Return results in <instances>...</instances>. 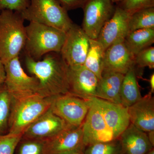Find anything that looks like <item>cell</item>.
I'll return each mask as SVG.
<instances>
[{
	"label": "cell",
	"mask_w": 154,
	"mask_h": 154,
	"mask_svg": "<svg viewBox=\"0 0 154 154\" xmlns=\"http://www.w3.org/2000/svg\"><path fill=\"white\" fill-rule=\"evenodd\" d=\"M25 62L29 72L38 80L39 94L55 97L69 93V67L60 53H50L41 60L25 55Z\"/></svg>",
	"instance_id": "obj_1"
},
{
	"label": "cell",
	"mask_w": 154,
	"mask_h": 154,
	"mask_svg": "<svg viewBox=\"0 0 154 154\" xmlns=\"http://www.w3.org/2000/svg\"><path fill=\"white\" fill-rule=\"evenodd\" d=\"M21 14L10 10L0 13V59L3 63L19 56L26 43V27Z\"/></svg>",
	"instance_id": "obj_2"
},
{
	"label": "cell",
	"mask_w": 154,
	"mask_h": 154,
	"mask_svg": "<svg viewBox=\"0 0 154 154\" xmlns=\"http://www.w3.org/2000/svg\"><path fill=\"white\" fill-rule=\"evenodd\" d=\"M54 98L35 94L13 99L8 133L23 135L30 124L50 108Z\"/></svg>",
	"instance_id": "obj_3"
},
{
	"label": "cell",
	"mask_w": 154,
	"mask_h": 154,
	"mask_svg": "<svg viewBox=\"0 0 154 154\" xmlns=\"http://www.w3.org/2000/svg\"><path fill=\"white\" fill-rule=\"evenodd\" d=\"M26 31L25 55L36 60L50 53H60L66 36L65 32L35 22H30Z\"/></svg>",
	"instance_id": "obj_4"
},
{
	"label": "cell",
	"mask_w": 154,
	"mask_h": 154,
	"mask_svg": "<svg viewBox=\"0 0 154 154\" xmlns=\"http://www.w3.org/2000/svg\"><path fill=\"white\" fill-rule=\"evenodd\" d=\"M20 13L24 20L56 28L66 33L73 25L66 11L57 0H30Z\"/></svg>",
	"instance_id": "obj_5"
},
{
	"label": "cell",
	"mask_w": 154,
	"mask_h": 154,
	"mask_svg": "<svg viewBox=\"0 0 154 154\" xmlns=\"http://www.w3.org/2000/svg\"><path fill=\"white\" fill-rule=\"evenodd\" d=\"M4 66L6 73L5 85L13 99L39 94L38 79L34 76L28 75L24 71L19 56L7 62Z\"/></svg>",
	"instance_id": "obj_6"
},
{
	"label": "cell",
	"mask_w": 154,
	"mask_h": 154,
	"mask_svg": "<svg viewBox=\"0 0 154 154\" xmlns=\"http://www.w3.org/2000/svg\"><path fill=\"white\" fill-rule=\"evenodd\" d=\"M89 107L90 100L69 93L54 97L50 109L68 126L77 127L82 125Z\"/></svg>",
	"instance_id": "obj_7"
},
{
	"label": "cell",
	"mask_w": 154,
	"mask_h": 154,
	"mask_svg": "<svg viewBox=\"0 0 154 154\" xmlns=\"http://www.w3.org/2000/svg\"><path fill=\"white\" fill-rule=\"evenodd\" d=\"M112 0H86L83 6L82 29L89 38L96 39L116 9Z\"/></svg>",
	"instance_id": "obj_8"
},
{
	"label": "cell",
	"mask_w": 154,
	"mask_h": 154,
	"mask_svg": "<svg viewBox=\"0 0 154 154\" xmlns=\"http://www.w3.org/2000/svg\"><path fill=\"white\" fill-rule=\"evenodd\" d=\"M90 39L82 28L73 24L66 33L65 39L60 53L68 66L84 65Z\"/></svg>",
	"instance_id": "obj_9"
},
{
	"label": "cell",
	"mask_w": 154,
	"mask_h": 154,
	"mask_svg": "<svg viewBox=\"0 0 154 154\" xmlns=\"http://www.w3.org/2000/svg\"><path fill=\"white\" fill-rule=\"evenodd\" d=\"M89 100L90 107L82 125L83 140L85 147L116 140L108 129L99 105L93 98Z\"/></svg>",
	"instance_id": "obj_10"
},
{
	"label": "cell",
	"mask_w": 154,
	"mask_h": 154,
	"mask_svg": "<svg viewBox=\"0 0 154 154\" xmlns=\"http://www.w3.org/2000/svg\"><path fill=\"white\" fill-rule=\"evenodd\" d=\"M82 125L68 126L54 136L44 140V154H67L84 151Z\"/></svg>",
	"instance_id": "obj_11"
},
{
	"label": "cell",
	"mask_w": 154,
	"mask_h": 154,
	"mask_svg": "<svg viewBox=\"0 0 154 154\" xmlns=\"http://www.w3.org/2000/svg\"><path fill=\"white\" fill-rule=\"evenodd\" d=\"M68 81L70 94L86 100L96 98L99 79L85 66L69 67Z\"/></svg>",
	"instance_id": "obj_12"
},
{
	"label": "cell",
	"mask_w": 154,
	"mask_h": 154,
	"mask_svg": "<svg viewBox=\"0 0 154 154\" xmlns=\"http://www.w3.org/2000/svg\"><path fill=\"white\" fill-rule=\"evenodd\" d=\"M116 6L113 16L104 25L96 39L105 50L116 42L124 39L129 33L128 24L131 14Z\"/></svg>",
	"instance_id": "obj_13"
},
{
	"label": "cell",
	"mask_w": 154,
	"mask_h": 154,
	"mask_svg": "<svg viewBox=\"0 0 154 154\" xmlns=\"http://www.w3.org/2000/svg\"><path fill=\"white\" fill-rule=\"evenodd\" d=\"M68 126L65 122L54 114L50 108L25 129L22 137L46 140Z\"/></svg>",
	"instance_id": "obj_14"
},
{
	"label": "cell",
	"mask_w": 154,
	"mask_h": 154,
	"mask_svg": "<svg viewBox=\"0 0 154 154\" xmlns=\"http://www.w3.org/2000/svg\"><path fill=\"white\" fill-rule=\"evenodd\" d=\"M93 99L100 107L108 129L117 139L130 124L128 107L99 98Z\"/></svg>",
	"instance_id": "obj_15"
},
{
	"label": "cell",
	"mask_w": 154,
	"mask_h": 154,
	"mask_svg": "<svg viewBox=\"0 0 154 154\" xmlns=\"http://www.w3.org/2000/svg\"><path fill=\"white\" fill-rule=\"evenodd\" d=\"M134 65V57L127 47L124 39L116 42L105 50L103 71L125 75Z\"/></svg>",
	"instance_id": "obj_16"
},
{
	"label": "cell",
	"mask_w": 154,
	"mask_h": 154,
	"mask_svg": "<svg viewBox=\"0 0 154 154\" xmlns=\"http://www.w3.org/2000/svg\"><path fill=\"white\" fill-rule=\"evenodd\" d=\"M152 94L128 107L130 123L146 133L154 130V98Z\"/></svg>",
	"instance_id": "obj_17"
},
{
	"label": "cell",
	"mask_w": 154,
	"mask_h": 154,
	"mask_svg": "<svg viewBox=\"0 0 154 154\" xmlns=\"http://www.w3.org/2000/svg\"><path fill=\"white\" fill-rule=\"evenodd\" d=\"M118 139L122 154H146L154 148L147 133L131 123Z\"/></svg>",
	"instance_id": "obj_18"
},
{
	"label": "cell",
	"mask_w": 154,
	"mask_h": 154,
	"mask_svg": "<svg viewBox=\"0 0 154 154\" xmlns=\"http://www.w3.org/2000/svg\"><path fill=\"white\" fill-rule=\"evenodd\" d=\"M124 75L116 72L103 71L98 83L96 98L121 104L120 92Z\"/></svg>",
	"instance_id": "obj_19"
},
{
	"label": "cell",
	"mask_w": 154,
	"mask_h": 154,
	"mask_svg": "<svg viewBox=\"0 0 154 154\" xmlns=\"http://www.w3.org/2000/svg\"><path fill=\"white\" fill-rule=\"evenodd\" d=\"M142 97L134 65L124 75L120 92L121 104L128 107L140 100Z\"/></svg>",
	"instance_id": "obj_20"
},
{
	"label": "cell",
	"mask_w": 154,
	"mask_h": 154,
	"mask_svg": "<svg viewBox=\"0 0 154 154\" xmlns=\"http://www.w3.org/2000/svg\"><path fill=\"white\" fill-rule=\"evenodd\" d=\"M125 42L134 56L154 42V29H140L130 32L124 39Z\"/></svg>",
	"instance_id": "obj_21"
},
{
	"label": "cell",
	"mask_w": 154,
	"mask_h": 154,
	"mask_svg": "<svg viewBox=\"0 0 154 154\" xmlns=\"http://www.w3.org/2000/svg\"><path fill=\"white\" fill-rule=\"evenodd\" d=\"M105 49L97 39H90L89 48L84 65L100 79L103 71Z\"/></svg>",
	"instance_id": "obj_22"
},
{
	"label": "cell",
	"mask_w": 154,
	"mask_h": 154,
	"mask_svg": "<svg viewBox=\"0 0 154 154\" xmlns=\"http://www.w3.org/2000/svg\"><path fill=\"white\" fill-rule=\"evenodd\" d=\"M129 32L144 29H154V7L136 11L131 14L128 24Z\"/></svg>",
	"instance_id": "obj_23"
},
{
	"label": "cell",
	"mask_w": 154,
	"mask_h": 154,
	"mask_svg": "<svg viewBox=\"0 0 154 154\" xmlns=\"http://www.w3.org/2000/svg\"><path fill=\"white\" fill-rule=\"evenodd\" d=\"M13 98L5 84L0 87V135L8 133Z\"/></svg>",
	"instance_id": "obj_24"
},
{
	"label": "cell",
	"mask_w": 154,
	"mask_h": 154,
	"mask_svg": "<svg viewBox=\"0 0 154 154\" xmlns=\"http://www.w3.org/2000/svg\"><path fill=\"white\" fill-rule=\"evenodd\" d=\"M84 154H122L119 139L107 142L99 143L87 146Z\"/></svg>",
	"instance_id": "obj_25"
},
{
	"label": "cell",
	"mask_w": 154,
	"mask_h": 154,
	"mask_svg": "<svg viewBox=\"0 0 154 154\" xmlns=\"http://www.w3.org/2000/svg\"><path fill=\"white\" fill-rule=\"evenodd\" d=\"M15 154H44V140L22 137Z\"/></svg>",
	"instance_id": "obj_26"
},
{
	"label": "cell",
	"mask_w": 154,
	"mask_h": 154,
	"mask_svg": "<svg viewBox=\"0 0 154 154\" xmlns=\"http://www.w3.org/2000/svg\"><path fill=\"white\" fill-rule=\"evenodd\" d=\"M22 134L8 133L0 135V154H15Z\"/></svg>",
	"instance_id": "obj_27"
},
{
	"label": "cell",
	"mask_w": 154,
	"mask_h": 154,
	"mask_svg": "<svg viewBox=\"0 0 154 154\" xmlns=\"http://www.w3.org/2000/svg\"><path fill=\"white\" fill-rule=\"evenodd\" d=\"M135 66L138 68L148 67L150 69L154 68V47L153 46L145 48L141 51L134 57Z\"/></svg>",
	"instance_id": "obj_28"
},
{
	"label": "cell",
	"mask_w": 154,
	"mask_h": 154,
	"mask_svg": "<svg viewBox=\"0 0 154 154\" xmlns=\"http://www.w3.org/2000/svg\"><path fill=\"white\" fill-rule=\"evenodd\" d=\"M116 5L132 14L139 10L154 7V0H122Z\"/></svg>",
	"instance_id": "obj_29"
},
{
	"label": "cell",
	"mask_w": 154,
	"mask_h": 154,
	"mask_svg": "<svg viewBox=\"0 0 154 154\" xmlns=\"http://www.w3.org/2000/svg\"><path fill=\"white\" fill-rule=\"evenodd\" d=\"M30 4V0H0V11L7 10L22 13Z\"/></svg>",
	"instance_id": "obj_30"
},
{
	"label": "cell",
	"mask_w": 154,
	"mask_h": 154,
	"mask_svg": "<svg viewBox=\"0 0 154 154\" xmlns=\"http://www.w3.org/2000/svg\"><path fill=\"white\" fill-rule=\"evenodd\" d=\"M66 11L82 8L86 0H57Z\"/></svg>",
	"instance_id": "obj_31"
},
{
	"label": "cell",
	"mask_w": 154,
	"mask_h": 154,
	"mask_svg": "<svg viewBox=\"0 0 154 154\" xmlns=\"http://www.w3.org/2000/svg\"><path fill=\"white\" fill-rule=\"evenodd\" d=\"M6 73L5 66L2 61L0 59V87L5 84V82Z\"/></svg>",
	"instance_id": "obj_32"
},
{
	"label": "cell",
	"mask_w": 154,
	"mask_h": 154,
	"mask_svg": "<svg viewBox=\"0 0 154 154\" xmlns=\"http://www.w3.org/2000/svg\"><path fill=\"white\" fill-rule=\"evenodd\" d=\"M150 87V91L149 93L152 94L154 93V73H153L150 77L149 80Z\"/></svg>",
	"instance_id": "obj_33"
},
{
	"label": "cell",
	"mask_w": 154,
	"mask_h": 154,
	"mask_svg": "<svg viewBox=\"0 0 154 154\" xmlns=\"http://www.w3.org/2000/svg\"><path fill=\"white\" fill-rule=\"evenodd\" d=\"M148 137L150 143L153 146H154V130L147 133Z\"/></svg>",
	"instance_id": "obj_34"
},
{
	"label": "cell",
	"mask_w": 154,
	"mask_h": 154,
	"mask_svg": "<svg viewBox=\"0 0 154 154\" xmlns=\"http://www.w3.org/2000/svg\"><path fill=\"white\" fill-rule=\"evenodd\" d=\"M83 152L84 151L74 152H72L70 153L67 154H84V153H83Z\"/></svg>",
	"instance_id": "obj_35"
},
{
	"label": "cell",
	"mask_w": 154,
	"mask_h": 154,
	"mask_svg": "<svg viewBox=\"0 0 154 154\" xmlns=\"http://www.w3.org/2000/svg\"><path fill=\"white\" fill-rule=\"evenodd\" d=\"M112 1L114 4H118V3L120 2L122 0H112Z\"/></svg>",
	"instance_id": "obj_36"
},
{
	"label": "cell",
	"mask_w": 154,
	"mask_h": 154,
	"mask_svg": "<svg viewBox=\"0 0 154 154\" xmlns=\"http://www.w3.org/2000/svg\"><path fill=\"white\" fill-rule=\"evenodd\" d=\"M146 154H154V149H152L150 151Z\"/></svg>",
	"instance_id": "obj_37"
},
{
	"label": "cell",
	"mask_w": 154,
	"mask_h": 154,
	"mask_svg": "<svg viewBox=\"0 0 154 154\" xmlns=\"http://www.w3.org/2000/svg\"><path fill=\"white\" fill-rule=\"evenodd\" d=\"M1 11H0V13H1Z\"/></svg>",
	"instance_id": "obj_38"
}]
</instances>
